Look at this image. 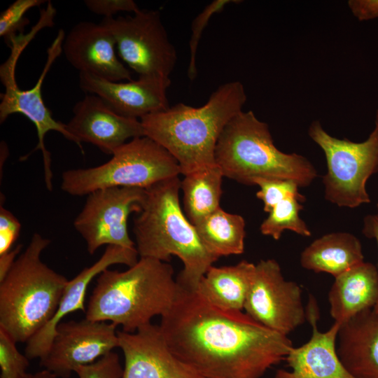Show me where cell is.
Masks as SVG:
<instances>
[{"instance_id":"6da1fadb","label":"cell","mask_w":378,"mask_h":378,"mask_svg":"<svg viewBox=\"0 0 378 378\" xmlns=\"http://www.w3.org/2000/svg\"><path fill=\"white\" fill-rule=\"evenodd\" d=\"M159 327L171 351L203 378H260L293 347L246 313L219 308L179 284Z\"/></svg>"},{"instance_id":"7a4b0ae2","label":"cell","mask_w":378,"mask_h":378,"mask_svg":"<svg viewBox=\"0 0 378 378\" xmlns=\"http://www.w3.org/2000/svg\"><path fill=\"white\" fill-rule=\"evenodd\" d=\"M239 81L220 85L200 107L178 103L140 119L144 136L165 148L186 176L214 167L218 138L227 123L242 111L246 102Z\"/></svg>"},{"instance_id":"3957f363","label":"cell","mask_w":378,"mask_h":378,"mask_svg":"<svg viewBox=\"0 0 378 378\" xmlns=\"http://www.w3.org/2000/svg\"><path fill=\"white\" fill-rule=\"evenodd\" d=\"M178 176L158 182L146 188L141 211L134 219L133 232L139 258L169 262L179 258L183 269L178 284L197 289L207 270L218 258L201 241L195 227L183 211L179 199Z\"/></svg>"},{"instance_id":"277c9868","label":"cell","mask_w":378,"mask_h":378,"mask_svg":"<svg viewBox=\"0 0 378 378\" xmlns=\"http://www.w3.org/2000/svg\"><path fill=\"white\" fill-rule=\"evenodd\" d=\"M178 284L167 262L139 258L123 272H102L97 278L85 314L95 321H109L134 332L164 315L174 303Z\"/></svg>"},{"instance_id":"5b68a950","label":"cell","mask_w":378,"mask_h":378,"mask_svg":"<svg viewBox=\"0 0 378 378\" xmlns=\"http://www.w3.org/2000/svg\"><path fill=\"white\" fill-rule=\"evenodd\" d=\"M50 243L34 233L0 281V327L17 343L27 342L51 321L69 281L41 261Z\"/></svg>"},{"instance_id":"8992f818","label":"cell","mask_w":378,"mask_h":378,"mask_svg":"<svg viewBox=\"0 0 378 378\" xmlns=\"http://www.w3.org/2000/svg\"><path fill=\"white\" fill-rule=\"evenodd\" d=\"M215 162L224 177L245 185L263 178L290 180L306 187L317 176L305 157L275 146L268 125L252 111H241L227 123L217 141Z\"/></svg>"},{"instance_id":"52a82bcc","label":"cell","mask_w":378,"mask_h":378,"mask_svg":"<svg viewBox=\"0 0 378 378\" xmlns=\"http://www.w3.org/2000/svg\"><path fill=\"white\" fill-rule=\"evenodd\" d=\"M180 174L177 160L162 146L143 136L118 148L103 164L64 172L61 188L74 196L115 187L146 189Z\"/></svg>"},{"instance_id":"ba28073f","label":"cell","mask_w":378,"mask_h":378,"mask_svg":"<svg viewBox=\"0 0 378 378\" xmlns=\"http://www.w3.org/2000/svg\"><path fill=\"white\" fill-rule=\"evenodd\" d=\"M308 134L326 156L325 199L340 207L355 208L370 203L366 183L378 172V109L374 128L364 141L332 136L318 120L312 122Z\"/></svg>"},{"instance_id":"9c48e42d","label":"cell","mask_w":378,"mask_h":378,"mask_svg":"<svg viewBox=\"0 0 378 378\" xmlns=\"http://www.w3.org/2000/svg\"><path fill=\"white\" fill-rule=\"evenodd\" d=\"M32 38L30 34L17 37L10 46V57L1 65L0 78L5 87V92L1 94L0 122L3 123L11 114L20 113L34 124L38 141L33 151L41 150L42 152L46 186V188L51 191L52 190L51 155L44 144L45 135L48 132L54 130L76 144L74 136L66 129V125L53 118L51 111L43 102L41 92L46 74L56 58L62 52L64 34L62 29L59 31L48 49L47 61L36 83L31 89L24 90L19 88L16 83L15 66L21 52Z\"/></svg>"},{"instance_id":"30bf717a","label":"cell","mask_w":378,"mask_h":378,"mask_svg":"<svg viewBox=\"0 0 378 378\" xmlns=\"http://www.w3.org/2000/svg\"><path fill=\"white\" fill-rule=\"evenodd\" d=\"M101 23L112 33L119 57L139 76L170 80L177 54L159 11L139 9Z\"/></svg>"},{"instance_id":"8fae6325","label":"cell","mask_w":378,"mask_h":378,"mask_svg":"<svg viewBox=\"0 0 378 378\" xmlns=\"http://www.w3.org/2000/svg\"><path fill=\"white\" fill-rule=\"evenodd\" d=\"M87 196L74 225L85 240L88 253L94 254L103 245L136 248L129 235L127 221L132 213L141 211L146 190L115 187L99 190Z\"/></svg>"},{"instance_id":"7c38bea8","label":"cell","mask_w":378,"mask_h":378,"mask_svg":"<svg viewBox=\"0 0 378 378\" xmlns=\"http://www.w3.org/2000/svg\"><path fill=\"white\" fill-rule=\"evenodd\" d=\"M244 309L255 321L286 336L307 320L300 286L284 279L274 259L255 265Z\"/></svg>"},{"instance_id":"4fadbf2b","label":"cell","mask_w":378,"mask_h":378,"mask_svg":"<svg viewBox=\"0 0 378 378\" xmlns=\"http://www.w3.org/2000/svg\"><path fill=\"white\" fill-rule=\"evenodd\" d=\"M117 326L86 318L60 322L40 364L57 377L69 378L80 366L91 364L119 346Z\"/></svg>"},{"instance_id":"5bb4252c","label":"cell","mask_w":378,"mask_h":378,"mask_svg":"<svg viewBox=\"0 0 378 378\" xmlns=\"http://www.w3.org/2000/svg\"><path fill=\"white\" fill-rule=\"evenodd\" d=\"M118 335L125 360L121 378H203L171 351L159 325Z\"/></svg>"},{"instance_id":"9a60e30c","label":"cell","mask_w":378,"mask_h":378,"mask_svg":"<svg viewBox=\"0 0 378 378\" xmlns=\"http://www.w3.org/2000/svg\"><path fill=\"white\" fill-rule=\"evenodd\" d=\"M73 113L66 129L83 152L82 142H87L112 155L129 139L144 136L140 120L117 113L95 94L78 102Z\"/></svg>"},{"instance_id":"2e32d148","label":"cell","mask_w":378,"mask_h":378,"mask_svg":"<svg viewBox=\"0 0 378 378\" xmlns=\"http://www.w3.org/2000/svg\"><path fill=\"white\" fill-rule=\"evenodd\" d=\"M306 315L312 326L310 339L292 348L285 360L288 369L277 370L274 378H355L337 351L340 324L334 322L328 330H319V309L313 296L309 297Z\"/></svg>"},{"instance_id":"e0dca14e","label":"cell","mask_w":378,"mask_h":378,"mask_svg":"<svg viewBox=\"0 0 378 378\" xmlns=\"http://www.w3.org/2000/svg\"><path fill=\"white\" fill-rule=\"evenodd\" d=\"M171 79L139 76L136 80L111 81L88 72H79V86L102 98L117 113L140 120L170 106L167 90Z\"/></svg>"},{"instance_id":"ac0fdd59","label":"cell","mask_w":378,"mask_h":378,"mask_svg":"<svg viewBox=\"0 0 378 378\" xmlns=\"http://www.w3.org/2000/svg\"><path fill=\"white\" fill-rule=\"evenodd\" d=\"M112 33L101 22H80L64 37L62 52L79 72H88L111 81L131 80L130 71L116 54Z\"/></svg>"},{"instance_id":"d6986e66","label":"cell","mask_w":378,"mask_h":378,"mask_svg":"<svg viewBox=\"0 0 378 378\" xmlns=\"http://www.w3.org/2000/svg\"><path fill=\"white\" fill-rule=\"evenodd\" d=\"M136 248L108 245L92 265L83 269L71 280L68 281L58 308L51 321L34 335L27 342L24 353L29 359L43 358L48 353L55 335L57 325L67 314L80 310L85 312L84 305L88 287L91 281L102 272L115 264H122L128 267L139 260Z\"/></svg>"},{"instance_id":"ffe728a7","label":"cell","mask_w":378,"mask_h":378,"mask_svg":"<svg viewBox=\"0 0 378 378\" xmlns=\"http://www.w3.org/2000/svg\"><path fill=\"white\" fill-rule=\"evenodd\" d=\"M337 351L355 378H378V314L368 309L340 324Z\"/></svg>"},{"instance_id":"44dd1931","label":"cell","mask_w":378,"mask_h":378,"mask_svg":"<svg viewBox=\"0 0 378 378\" xmlns=\"http://www.w3.org/2000/svg\"><path fill=\"white\" fill-rule=\"evenodd\" d=\"M328 299L330 314L340 324L373 309L378 301L377 267L363 261L335 277Z\"/></svg>"},{"instance_id":"7402d4cb","label":"cell","mask_w":378,"mask_h":378,"mask_svg":"<svg viewBox=\"0 0 378 378\" xmlns=\"http://www.w3.org/2000/svg\"><path fill=\"white\" fill-rule=\"evenodd\" d=\"M364 261L360 240L349 232L328 233L315 239L301 253V266L335 277Z\"/></svg>"},{"instance_id":"603a6c76","label":"cell","mask_w":378,"mask_h":378,"mask_svg":"<svg viewBox=\"0 0 378 378\" xmlns=\"http://www.w3.org/2000/svg\"><path fill=\"white\" fill-rule=\"evenodd\" d=\"M255 269V265L246 260L232 266H211L202 278L197 290L219 308L241 311Z\"/></svg>"},{"instance_id":"cb8c5ba5","label":"cell","mask_w":378,"mask_h":378,"mask_svg":"<svg viewBox=\"0 0 378 378\" xmlns=\"http://www.w3.org/2000/svg\"><path fill=\"white\" fill-rule=\"evenodd\" d=\"M223 177L220 168L215 165L188 174L181 181L183 211L192 225L220 207Z\"/></svg>"},{"instance_id":"d4e9b609","label":"cell","mask_w":378,"mask_h":378,"mask_svg":"<svg viewBox=\"0 0 378 378\" xmlns=\"http://www.w3.org/2000/svg\"><path fill=\"white\" fill-rule=\"evenodd\" d=\"M195 227L205 248L218 258L244 253L246 223L241 216L220 207Z\"/></svg>"},{"instance_id":"484cf974","label":"cell","mask_w":378,"mask_h":378,"mask_svg":"<svg viewBox=\"0 0 378 378\" xmlns=\"http://www.w3.org/2000/svg\"><path fill=\"white\" fill-rule=\"evenodd\" d=\"M300 202H302L295 197H290L279 202L261 223V233L275 240H279L286 230L304 237H309L311 231L299 216V212L303 208Z\"/></svg>"},{"instance_id":"4316f807","label":"cell","mask_w":378,"mask_h":378,"mask_svg":"<svg viewBox=\"0 0 378 378\" xmlns=\"http://www.w3.org/2000/svg\"><path fill=\"white\" fill-rule=\"evenodd\" d=\"M45 2L46 1L44 0H17L1 13L0 36L4 38L9 47L18 36V32L22 35L25 27L29 23L25 17L26 13Z\"/></svg>"},{"instance_id":"83f0119b","label":"cell","mask_w":378,"mask_h":378,"mask_svg":"<svg viewBox=\"0 0 378 378\" xmlns=\"http://www.w3.org/2000/svg\"><path fill=\"white\" fill-rule=\"evenodd\" d=\"M252 185L260 187L256 197L262 201L264 211L267 213H270L275 205L288 197H298L302 202L306 200L298 191L300 186L293 181L258 178L253 181Z\"/></svg>"},{"instance_id":"f1b7e54d","label":"cell","mask_w":378,"mask_h":378,"mask_svg":"<svg viewBox=\"0 0 378 378\" xmlns=\"http://www.w3.org/2000/svg\"><path fill=\"white\" fill-rule=\"evenodd\" d=\"M16 343L10 334L0 327L1 378H22L27 374L29 359L18 351Z\"/></svg>"},{"instance_id":"f546056e","label":"cell","mask_w":378,"mask_h":378,"mask_svg":"<svg viewBox=\"0 0 378 378\" xmlns=\"http://www.w3.org/2000/svg\"><path fill=\"white\" fill-rule=\"evenodd\" d=\"M234 2L239 3L240 1L215 0L208 4L192 20L189 41L190 60L188 68V77L190 80H193L197 76L196 54L203 30L214 13L222 11L226 5Z\"/></svg>"},{"instance_id":"4dcf8cb0","label":"cell","mask_w":378,"mask_h":378,"mask_svg":"<svg viewBox=\"0 0 378 378\" xmlns=\"http://www.w3.org/2000/svg\"><path fill=\"white\" fill-rule=\"evenodd\" d=\"M75 372L78 378H121L123 368L118 354L111 351L91 364L78 368Z\"/></svg>"},{"instance_id":"1f68e13d","label":"cell","mask_w":378,"mask_h":378,"mask_svg":"<svg viewBox=\"0 0 378 378\" xmlns=\"http://www.w3.org/2000/svg\"><path fill=\"white\" fill-rule=\"evenodd\" d=\"M21 224L17 218L0 206V255L10 251L20 235Z\"/></svg>"},{"instance_id":"d6a6232c","label":"cell","mask_w":378,"mask_h":378,"mask_svg":"<svg viewBox=\"0 0 378 378\" xmlns=\"http://www.w3.org/2000/svg\"><path fill=\"white\" fill-rule=\"evenodd\" d=\"M84 4L91 12L104 18H113L118 12L134 13L140 9L133 0H85Z\"/></svg>"},{"instance_id":"836d02e7","label":"cell","mask_w":378,"mask_h":378,"mask_svg":"<svg viewBox=\"0 0 378 378\" xmlns=\"http://www.w3.org/2000/svg\"><path fill=\"white\" fill-rule=\"evenodd\" d=\"M347 4L358 21L378 18V0H349Z\"/></svg>"},{"instance_id":"e575fe53","label":"cell","mask_w":378,"mask_h":378,"mask_svg":"<svg viewBox=\"0 0 378 378\" xmlns=\"http://www.w3.org/2000/svg\"><path fill=\"white\" fill-rule=\"evenodd\" d=\"M363 234L368 238L375 239L378 247V215H367L363 219ZM378 269V268H377ZM378 314V301L373 309Z\"/></svg>"},{"instance_id":"d590c367","label":"cell","mask_w":378,"mask_h":378,"mask_svg":"<svg viewBox=\"0 0 378 378\" xmlns=\"http://www.w3.org/2000/svg\"><path fill=\"white\" fill-rule=\"evenodd\" d=\"M22 245H18L14 249L0 255V281H1L16 260V256L21 251Z\"/></svg>"},{"instance_id":"8d00e7d4","label":"cell","mask_w":378,"mask_h":378,"mask_svg":"<svg viewBox=\"0 0 378 378\" xmlns=\"http://www.w3.org/2000/svg\"><path fill=\"white\" fill-rule=\"evenodd\" d=\"M22 378H57V377L52 372L44 369L34 374L27 373Z\"/></svg>"},{"instance_id":"74e56055","label":"cell","mask_w":378,"mask_h":378,"mask_svg":"<svg viewBox=\"0 0 378 378\" xmlns=\"http://www.w3.org/2000/svg\"><path fill=\"white\" fill-rule=\"evenodd\" d=\"M377 210H378V203L377 204ZM377 215H378V214H377Z\"/></svg>"}]
</instances>
